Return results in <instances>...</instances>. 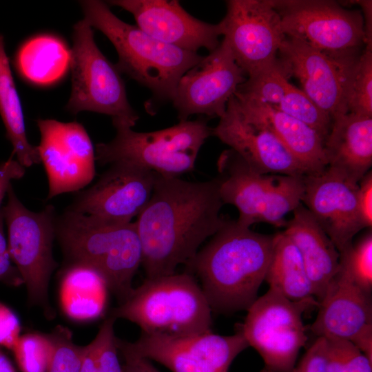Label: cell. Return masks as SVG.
<instances>
[{
    "label": "cell",
    "mask_w": 372,
    "mask_h": 372,
    "mask_svg": "<svg viewBox=\"0 0 372 372\" xmlns=\"http://www.w3.org/2000/svg\"><path fill=\"white\" fill-rule=\"evenodd\" d=\"M223 205L217 177L191 182L156 174L151 197L135 221L146 278L173 274L188 263L228 223L220 215Z\"/></svg>",
    "instance_id": "1"
},
{
    "label": "cell",
    "mask_w": 372,
    "mask_h": 372,
    "mask_svg": "<svg viewBox=\"0 0 372 372\" xmlns=\"http://www.w3.org/2000/svg\"><path fill=\"white\" fill-rule=\"evenodd\" d=\"M274 234H262L228 223L185 265L196 276L212 312L234 313L247 310L258 298L265 279Z\"/></svg>",
    "instance_id": "2"
},
{
    "label": "cell",
    "mask_w": 372,
    "mask_h": 372,
    "mask_svg": "<svg viewBox=\"0 0 372 372\" xmlns=\"http://www.w3.org/2000/svg\"><path fill=\"white\" fill-rule=\"evenodd\" d=\"M84 19L104 34L118 56L115 64L121 74L148 88L154 99L172 101L181 76L203 58L152 37L137 25L125 23L99 0L81 1Z\"/></svg>",
    "instance_id": "3"
},
{
    "label": "cell",
    "mask_w": 372,
    "mask_h": 372,
    "mask_svg": "<svg viewBox=\"0 0 372 372\" xmlns=\"http://www.w3.org/2000/svg\"><path fill=\"white\" fill-rule=\"evenodd\" d=\"M56 236L70 261L97 269L120 301L134 290L142 265V247L135 222L115 223L67 210L56 218Z\"/></svg>",
    "instance_id": "4"
},
{
    "label": "cell",
    "mask_w": 372,
    "mask_h": 372,
    "mask_svg": "<svg viewBox=\"0 0 372 372\" xmlns=\"http://www.w3.org/2000/svg\"><path fill=\"white\" fill-rule=\"evenodd\" d=\"M212 311L196 278L184 271L146 278L111 312L141 332L185 335L210 332Z\"/></svg>",
    "instance_id": "5"
},
{
    "label": "cell",
    "mask_w": 372,
    "mask_h": 372,
    "mask_svg": "<svg viewBox=\"0 0 372 372\" xmlns=\"http://www.w3.org/2000/svg\"><path fill=\"white\" fill-rule=\"evenodd\" d=\"M114 127L116 134L112 141L96 145V161L102 165L129 164L171 177L194 169L200 148L212 134L203 118L147 132L124 125Z\"/></svg>",
    "instance_id": "6"
},
{
    "label": "cell",
    "mask_w": 372,
    "mask_h": 372,
    "mask_svg": "<svg viewBox=\"0 0 372 372\" xmlns=\"http://www.w3.org/2000/svg\"><path fill=\"white\" fill-rule=\"evenodd\" d=\"M217 167L221 200L237 208L236 221L242 225L266 223L285 227L286 216L301 203L304 175L257 172L231 149L220 154Z\"/></svg>",
    "instance_id": "7"
},
{
    "label": "cell",
    "mask_w": 372,
    "mask_h": 372,
    "mask_svg": "<svg viewBox=\"0 0 372 372\" xmlns=\"http://www.w3.org/2000/svg\"><path fill=\"white\" fill-rule=\"evenodd\" d=\"M70 69L68 111L109 115L114 127L136 125L139 116L129 103L121 74L97 47L92 28L84 19L73 28Z\"/></svg>",
    "instance_id": "8"
},
{
    "label": "cell",
    "mask_w": 372,
    "mask_h": 372,
    "mask_svg": "<svg viewBox=\"0 0 372 372\" xmlns=\"http://www.w3.org/2000/svg\"><path fill=\"white\" fill-rule=\"evenodd\" d=\"M286 37L297 39L343 64H353L365 45L360 11L327 0H272Z\"/></svg>",
    "instance_id": "9"
},
{
    "label": "cell",
    "mask_w": 372,
    "mask_h": 372,
    "mask_svg": "<svg viewBox=\"0 0 372 372\" xmlns=\"http://www.w3.org/2000/svg\"><path fill=\"white\" fill-rule=\"evenodd\" d=\"M313 306L314 298L294 302L269 289L249 307L238 330L262 358L260 372H293L307 340L302 314Z\"/></svg>",
    "instance_id": "10"
},
{
    "label": "cell",
    "mask_w": 372,
    "mask_h": 372,
    "mask_svg": "<svg viewBox=\"0 0 372 372\" xmlns=\"http://www.w3.org/2000/svg\"><path fill=\"white\" fill-rule=\"evenodd\" d=\"M2 208L7 226V242L11 259L26 286L32 304L50 310L48 285L57 267L52 255L56 236L54 208L48 205L39 212L30 211L17 196L11 185Z\"/></svg>",
    "instance_id": "11"
},
{
    "label": "cell",
    "mask_w": 372,
    "mask_h": 372,
    "mask_svg": "<svg viewBox=\"0 0 372 372\" xmlns=\"http://www.w3.org/2000/svg\"><path fill=\"white\" fill-rule=\"evenodd\" d=\"M117 343L172 372H229L236 358L249 347L238 330L229 335L212 331L185 335L141 332L135 342L117 338Z\"/></svg>",
    "instance_id": "12"
},
{
    "label": "cell",
    "mask_w": 372,
    "mask_h": 372,
    "mask_svg": "<svg viewBox=\"0 0 372 372\" xmlns=\"http://www.w3.org/2000/svg\"><path fill=\"white\" fill-rule=\"evenodd\" d=\"M220 22L236 63L247 76L273 64L286 36L272 0H229Z\"/></svg>",
    "instance_id": "13"
},
{
    "label": "cell",
    "mask_w": 372,
    "mask_h": 372,
    "mask_svg": "<svg viewBox=\"0 0 372 372\" xmlns=\"http://www.w3.org/2000/svg\"><path fill=\"white\" fill-rule=\"evenodd\" d=\"M246 76L223 38L215 50L178 81L172 102L179 121L195 114L220 118Z\"/></svg>",
    "instance_id": "14"
},
{
    "label": "cell",
    "mask_w": 372,
    "mask_h": 372,
    "mask_svg": "<svg viewBox=\"0 0 372 372\" xmlns=\"http://www.w3.org/2000/svg\"><path fill=\"white\" fill-rule=\"evenodd\" d=\"M40 132L37 146L49 185L48 198L76 192L93 180L95 152L84 127L76 121H37Z\"/></svg>",
    "instance_id": "15"
},
{
    "label": "cell",
    "mask_w": 372,
    "mask_h": 372,
    "mask_svg": "<svg viewBox=\"0 0 372 372\" xmlns=\"http://www.w3.org/2000/svg\"><path fill=\"white\" fill-rule=\"evenodd\" d=\"M156 176L134 165L113 163L68 209L105 221L132 222L147 204Z\"/></svg>",
    "instance_id": "16"
},
{
    "label": "cell",
    "mask_w": 372,
    "mask_h": 372,
    "mask_svg": "<svg viewBox=\"0 0 372 372\" xmlns=\"http://www.w3.org/2000/svg\"><path fill=\"white\" fill-rule=\"evenodd\" d=\"M301 203L335 245L340 254L349 249L353 238L364 228L358 204L359 183L327 167L302 177Z\"/></svg>",
    "instance_id": "17"
},
{
    "label": "cell",
    "mask_w": 372,
    "mask_h": 372,
    "mask_svg": "<svg viewBox=\"0 0 372 372\" xmlns=\"http://www.w3.org/2000/svg\"><path fill=\"white\" fill-rule=\"evenodd\" d=\"M311 331L318 337L353 342L372 361V307L369 295L353 280L340 261V270L329 284Z\"/></svg>",
    "instance_id": "18"
},
{
    "label": "cell",
    "mask_w": 372,
    "mask_h": 372,
    "mask_svg": "<svg viewBox=\"0 0 372 372\" xmlns=\"http://www.w3.org/2000/svg\"><path fill=\"white\" fill-rule=\"evenodd\" d=\"M107 3L131 13L140 29L163 43L192 52L200 48L210 52L220 44L221 23L195 18L177 0H112Z\"/></svg>",
    "instance_id": "19"
},
{
    "label": "cell",
    "mask_w": 372,
    "mask_h": 372,
    "mask_svg": "<svg viewBox=\"0 0 372 372\" xmlns=\"http://www.w3.org/2000/svg\"><path fill=\"white\" fill-rule=\"evenodd\" d=\"M289 75L300 82L302 91L320 109L334 118L348 113L344 90L353 65L340 63L304 42L286 37L278 52Z\"/></svg>",
    "instance_id": "20"
},
{
    "label": "cell",
    "mask_w": 372,
    "mask_h": 372,
    "mask_svg": "<svg viewBox=\"0 0 372 372\" xmlns=\"http://www.w3.org/2000/svg\"><path fill=\"white\" fill-rule=\"evenodd\" d=\"M211 135L230 147L254 170L261 174L303 176L304 167L269 130L247 121L234 95Z\"/></svg>",
    "instance_id": "21"
},
{
    "label": "cell",
    "mask_w": 372,
    "mask_h": 372,
    "mask_svg": "<svg viewBox=\"0 0 372 372\" xmlns=\"http://www.w3.org/2000/svg\"><path fill=\"white\" fill-rule=\"evenodd\" d=\"M234 95L242 116L271 132L302 164L307 174L321 172L327 167L324 142L315 130L258 99L238 92Z\"/></svg>",
    "instance_id": "22"
},
{
    "label": "cell",
    "mask_w": 372,
    "mask_h": 372,
    "mask_svg": "<svg viewBox=\"0 0 372 372\" xmlns=\"http://www.w3.org/2000/svg\"><path fill=\"white\" fill-rule=\"evenodd\" d=\"M324 152L327 167L359 183L372 165V117L348 112L333 118Z\"/></svg>",
    "instance_id": "23"
},
{
    "label": "cell",
    "mask_w": 372,
    "mask_h": 372,
    "mask_svg": "<svg viewBox=\"0 0 372 372\" xmlns=\"http://www.w3.org/2000/svg\"><path fill=\"white\" fill-rule=\"evenodd\" d=\"M283 232L294 243L304 262L313 294L320 303L340 270V253L310 211L300 203Z\"/></svg>",
    "instance_id": "24"
},
{
    "label": "cell",
    "mask_w": 372,
    "mask_h": 372,
    "mask_svg": "<svg viewBox=\"0 0 372 372\" xmlns=\"http://www.w3.org/2000/svg\"><path fill=\"white\" fill-rule=\"evenodd\" d=\"M59 283L61 308L70 319L90 322L105 313L110 289L103 276L92 266L70 261Z\"/></svg>",
    "instance_id": "25"
},
{
    "label": "cell",
    "mask_w": 372,
    "mask_h": 372,
    "mask_svg": "<svg viewBox=\"0 0 372 372\" xmlns=\"http://www.w3.org/2000/svg\"><path fill=\"white\" fill-rule=\"evenodd\" d=\"M71 50L61 39L41 34L25 41L15 58L17 68L27 81L50 85L59 81L70 67Z\"/></svg>",
    "instance_id": "26"
},
{
    "label": "cell",
    "mask_w": 372,
    "mask_h": 372,
    "mask_svg": "<svg viewBox=\"0 0 372 372\" xmlns=\"http://www.w3.org/2000/svg\"><path fill=\"white\" fill-rule=\"evenodd\" d=\"M0 115L18 162L24 167L41 163L37 146L28 141L23 112L5 50L3 36L0 34Z\"/></svg>",
    "instance_id": "27"
},
{
    "label": "cell",
    "mask_w": 372,
    "mask_h": 372,
    "mask_svg": "<svg viewBox=\"0 0 372 372\" xmlns=\"http://www.w3.org/2000/svg\"><path fill=\"white\" fill-rule=\"evenodd\" d=\"M265 280L269 289L291 301L316 298L300 254L283 231L274 234L272 256Z\"/></svg>",
    "instance_id": "28"
},
{
    "label": "cell",
    "mask_w": 372,
    "mask_h": 372,
    "mask_svg": "<svg viewBox=\"0 0 372 372\" xmlns=\"http://www.w3.org/2000/svg\"><path fill=\"white\" fill-rule=\"evenodd\" d=\"M112 316L101 324L94 340L83 347L80 372H123Z\"/></svg>",
    "instance_id": "29"
},
{
    "label": "cell",
    "mask_w": 372,
    "mask_h": 372,
    "mask_svg": "<svg viewBox=\"0 0 372 372\" xmlns=\"http://www.w3.org/2000/svg\"><path fill=\"white\" fill-rule=\"evenodd\" d=\"M344 100L348 112L372 117V46L365 45L352 65Z\"/></svg>",
    "instance_id": "30"
},
{
    "label": "cell",
    "mask_w": 372,
    "mask_h": 372,
    "mask_svg": "<svg viewBox=\"0 0 372 372\" xmlns=\"http://www.w3.org/2000/svg\"><path fill=\"white\" fill-rule=\"evenodd\" d=\"M272 107L307 124L324 143L331 130L332 118L302 90L289 82L280 102Z\"/></svg>",
    "instance_id": "31"
},
{
    "label": "cell",
    "mask_w": 372,
    "mask_h": 372,
    "mask_svg": "<svg viewBox=\"0 0 372 372\" xmlns=\"http://www.w3.org/2000/svg\"><path fill=\"white\" fill-rule=\"evenodd\" d=\"M12 351L21 372H47L52 343L48 334L28 333L20 336Z\"/></svg>",
    "instance_id": "32"
},
{
    "label": "cell",
    "mask_w": 372,
    "mask_h": 372,
    "mask_svg": "<svg viewBox=\"0 0 372 372\" xmlns=\"http://www.w3.org/2000/svg\"><path fill=\"white\" fill-rule=\"evenodd\" d=\"M324 338L328 372H372V361L353 342L341 338Z\"/></svg>",
    "instance_id": "33"
},
{
    "label": "cell",
    "mask_w": 372,
    "mask_h": 372,
    "mask_svg": "<svg viewBox=\"0 0 372 372\" xmlns=\"http://www.w3.org/2000/svg\"><path fill=\"white\" fill-rule=\"evenodd\" d=\"M48 335L52 355L47 372H80L83 347L74 342L70 329L59 325Z\"/></svg>",
    "instance_id": "34"
},
{
    "label": "cell",
    "mask_w": 372,
    "mask_h": 372,
    "mask_svg": "<svg viewBox=\"0 0 372 372\" xmlns=\"http://www.w3.org/2000/svg\"><path fill=\"white\" fill-rule=\"evenodd\" d=\"M340 261L346 265L355 282L369 295L372 288L371 233L356 246L340 254Z\"/></svg>",
    "instance_id": "35"
},
{
    "label": "cell",
    "mask_w": 372,
    "mask_h": 372,
    "mask_svg": "<svg viewBox=\"0 0 372 372\" xmlns=\"http://www.w3.org/2000/svg\"><path fill=\"white\" fill-rule=\"evenodd\" d=\"M293 372H328L324 338H317L300 362L296 364Z\"/></svg>",
    "instance_id": "36"
},
{
    "label": "cell",
    "mask_w": 372,
    "mask_h": 372,
    "mask_svg": "<svg viewBox=\"0 0 372 372\" xmlns=\"http://www.w3.org/2000/svg\"><path fill=\"white\" fill-rule=\"evenodd\" d=\"M21 323L17 314L0 302V347L12 350L21 335Z\"/></svg>",
    "instance_id": "37"
},
{
    "label": "cell",
    "mask_w": 372,
    "mask_h": 372,
    "mask_svg": "<svg viewBox=\"0 0 372 372\" xmlns=\"http://www.w3.org/2000/svg\"><path fill=\"white\" fill-rule=\"evenodd\" d=\"M4 216L0 209V282L17 285L23 283L19 271L11 259L4 232Z\"/></svg>",
    "instance_id": "38"
},
{
    "label": "cell",
    "mask_w": 372,
    "mask_h": 372,
    "mask_svg": "<svg viewBox=\"0 0 372 372\" xmlns=\"http://www.w3.org/2000/svg\"><path fill=\"white\" fill-rule=\"evenodd\" d=\"M358 204L362 223L366 227L372 225V174L369 172L359 182Z\"/></svg>",
    "instance_id": "39"
},
{
    "label": "cell",
    "mask_w": 372,
    "mask_h": 372,
    "mask_svg": "<svg viewBox=\"0 0 372 372\" xmlns=\"http://www.w3.org/2000/svg\"><path fill=\"white\" fill-rule=\"evenodd\" d=\"M14 154L0 164V205L12 185V181L21 178L25 172V167L21 165Z\"/></svg>",
    "instance_id": "40"
},
{
    "label": "cell",
    "mask_w": 372,
    "mask_h": 372,
    "mask_svg": "<svg viewBox=\"0 0 372 372\" xmlns=\"http://www.w3.org/2000/svg\"><path fill=\"white\" fill-rule=\"evenodd\" d=\"M117 347L124 359L123 372H160L150 360L130 351L118 343Z\"/></svg>",
    "instance_id": "41"
},
{
    "label": "cell",
    "mask_w": 372,
    "mask_h": 372,
    "mask_svg": "<svg viewBox=\"0 0 372 372\" xmlns=\"http://www.w3.org/2000/svg\"><path fill=\"white\" fill-rule=\"evenodd\" d=\"M360 5L364 14V23L365 32V45L372 46V9L371 1H356Z\"/></svg>",
    "instance_id": "42"
},
{
    "label": "cell",
    "mask_w": 372,
    "mask_h": 372,
    "mask_svg": "<svg viewBox=\"0 0 372 372\" xmlns=\"http://www.w3.org/2000/svg\"><path fill=\"white\" fill-rule=\"evenodd\" d=\"M0 372H17L10 360L1 350Z\"/></svg>",
    "instance_id": "43"
}]
</instances>
